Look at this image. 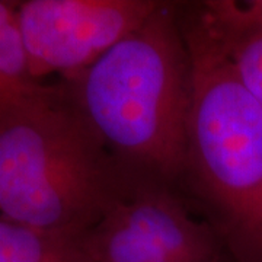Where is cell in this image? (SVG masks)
<instances>
[{
  "instance_id": "obj_1",
  "label": "cell",
  "mask_w": 262,
  "mask_h": 262,
  "mask_svg": "<svg viewBox=\"0 0 262 262\" xmlns=\"http://www.w3.org/2000/svg\"><path fill=\"white\" fill-rule=\"evenodd\" d=\"M179 9L178 3L160 2L139 28L61 82L121 165L178 188L194 86Z\"/></svg>"
},
{
  "instance_id": "obj_2",
  "label": "cell",
  "mask_w": 262,
  "mask_h": 262,
  "mask_svg": "<svg viewBox=\"0 0 262 262\" xmlns=\"http://www.w3.org/2000/svg\"><path fill=\"white\" fill-rule=\"evenodd\" d=\"M130 169L103 146L64 83L42 84L0 110V215L48 232L84 234Z\"/></svg>"
},
{
  "instance_id": "obj_3",
  "label": "cell",
  "mask_w": 262,
  "mask_h": 262,
  "mask_svg": "<svg viewBox=\"0 0 262 262\" xmlns=\"http://www.w3.org/2000/svg\"><path fill=\"white\" fill-rule=\"evenodd\" d=\"M192 103L179 189L200 204L227 259L262 262V108L225 51L187 13Z\"/></svg>"
},
{
  "instance_id": "obj_4",
  "label": "cell",
  "mask_w": 262,
  "mask_h": 262,
  "mask_svg": "<svg viewBox=\"0 0 262 262\" xmlns=\"http://www.w3.org/2000/svg\"><path fill=\"white\" fill-rule=\"evenodd\" d=\"M86 244L95 262L214 261L225 255L177 185L131 169Z\"/></svg>"
},
{
  "instance_id": "obj_5",
  "label": "cell",
  "mask_w": 262,
  "mask_h": 262,
  "mask_svg": "<svg viewBox=\"0 0 262 262\" xmlns=\"http://www.w3.org/2000/svg\"><path fill=\"white\" fill-rule=\"evenodd\" d=\"M158 0H27L16 3L19 29L35 82L72 80L159 8Z\"/></svg>"
},
{
  "instance_id": "obj_6",
  "label": "cell",
  "mask_w": 262,
  "mask_h": 262,
  "mask_svg": "<svg viewBox=\"0 0 262 262\" xmlns=\"http://www.w3.org/2000/svg\"><path fill=\"white\" fill-rule=\"evenodd\" d=\"M0 262H95L86 233L48 232L0 215Z\"/></svg>"
},
{
  "instance_id": "obj_7",
  "label": "cell",
  "mask_w": 262,
  "mask_h": 262,
  "mask_svg": "<svg viewBox=\"0 0 262 262\" xmlns=\"http://www.w3.org/2000/svg\"><path fill=\"white\" fill-rule=\"evenodd\" d=\"M42 84L29 73L16 3L0 2V110L34 94Z\"/></svg>"
},
{
  "instance_id": "obj_8",
  "label": "cell",
  "mask_w": 262,
  "mask_h": 262,
  "mask_svg": "<svg viewBox=\"0 0 262 262\" xmlns=\"http://www.w3.org/2000/svg\"><path fill=\"white\" fill-rule=\"evenodd\" d=\"M189 9L188 16L217 42L262 31V0H207Z\"/></svg>"
},
{
  "instance_id": "obj_9",
  "label": "cell",
  "mask_w": 262,
  "mask_h": 262,
  "mask_svg": "<svg viewBox=\"0 0 262 262\" xmlns=\"http://www.w3.org/2000/svg\"><path fill=\"white\" fill-rule=\"evenodd\" d=\"M217 44L225 51L248 92L262 108V31Z\"/></svg>"
},
{
  "instance_id": "obj_10",
  "label": "cell",
  "mask_w": 262,
  "mask_h": 262,
  "mask_svg": "<svg viewBox=\"0 0 262 262\" xmlns=\"http://www.w3.org/2000/svg\"><path fill=\"white\" fill-rule=\"evenodd\" d=\"M225 256V255H223ZM223 256L220 259H214V261H184V259H178V261H162V262H222L223 261Z\"/></svg>"
},
{
  "instance_id": "obj_11",
  "label": "cell",
  "mask_w": 262,
  "mask_h": 262,
  "mask_svg": "<svg viewBox=\"0 0 262 262\" xmlns=\"http://www.w3.org/2000/svg\"><path fill=\"white\" fill-rule=\"evenodd\" d=\"M222 262H232V261H230V259H227L226 256H223V261H222Z\"/></svg>"
}]
</instances>
